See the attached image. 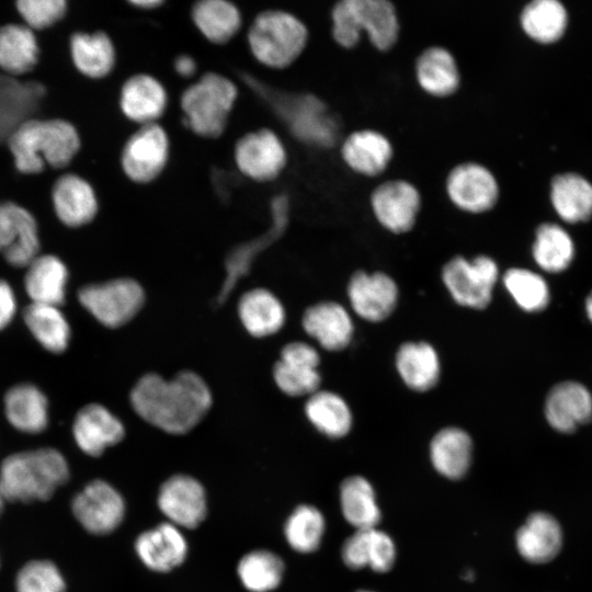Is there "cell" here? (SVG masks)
Returning <instances> with one entry per match:
<instances>
[{
    "instance_id": "60d3db41",
    "label": "cell",
    "mask_w": 592,
    "mask_h": 592,
    "mask_svg": "<svg viewBox=\"0 0 592 592\" xmlns=\"http://www.w3.org/2000/svg\"><path fill=\"white\" fill-rule=\"evenodd\" d=\"M520 21L530 38L540 44H553L563 36L568 13L558 0H534L523 8Z\"/></svg>"
},
{
    "instance_id": "f6af8a7d",
    "label": "cell",
    "mask_w": 592,
    "mask_h": 592,
    "mask_svg": "<svg viewBox=\"0 0 592 592\" xmlns=\"http://www.w3.org/2000/svg\"><path fill=\"white\" fill-rule=\"evenodd\" d=\"M325 530L326 521L321 511L310 504H300L288 516L284 534L294 550L310 554L320 547Z\"/></svg>"
},
{
    "instance_id": "5bb4252c",
    "label": "cell",
    "mask_w": 592,
    "mask_h": 592,
    "mask_svg": "<svg viewBox=\"0 0 592 592\" xmlns=\"http://www.w3.org/2000/svg\"><path fill=\"white\" fill-rule=\"evenodd\" d=\"M39 235L35 217L14 202L0 203V253L16 267H26L39 255Z\"/></svg>"
},
{
    "instance_id": "4316f807",
    "label": "cell",
    "mask_w": 592,
    "mask_h": 592,
    "mask_svg": "<svg viewBox=\"0 0 592 592\" xmlns=\"http://www.w3.org/2000/svg\"><path fill=\"white\" fill-rule=\"evenodd\" d=\"M135 549L147 568L167 572L184 561L187 543L179 527L167 522L141 533L135 542Z\"/></svg>"
},
{
    "instance_id": "d4e9b609",
    "label": "cell",
    "mask_w": 592,
    "mask_h": 592,
    "mask_svg": "<svg viewBox=\"0 0 592 592\" xmlns=\"http://www.w3.org/2000/svg\"><path fill=\"white\" fill-rule=\"evenodd\" d=\"M396 555L392 538L377 527L356 530L341 548L342 561L351 570L369 567L376 572H387L392 568Z\"/></svg>"
},
{
    "instance_id": "f5cc1de1",
    "label": "cell",
    "mask_w": 592,
    "mask_h": 592,
    "mask_svg": "<svg viewBox=\"0 0 592 592\" xmlns=\"http://www.w3.org/2000/svg\"><path fill=\"white\" fill-rule=\"evenodd\" d=\"M585 310H587V315H588L589 319L592 321V292L587 297Z\"/></svg>"
},
{
    "instance_id": "4fadbf2b",
    "label": "cell",
    "mask_w": 592,
    "mask_h": 592,
    "mask_svg": "<svg viewBox=\"0 0 592 592\" xmlns=\"http://www.w3.org/2000/svg\"><path fill=\"white\" fill-rule=\"evenodd\" d=\"M234 156L239 171L257 182L276 179L287 163L282 139L269 128L243 135L235 146Z\"/></svg>"
},
{
    "instance_id": "bcb514c9",
    "label": "cell",
    "mask_w": 592,
    "mask_h": 592,
    "mask_svg": "<svg viewBox=\"0 0 592 592\" xmlns=\"http://www.w3.org/2000/svg\"><path fill=\"white\" fill-rule=\"evenodd\" d=\"M503 283L516 304L526 311H539L548 305V285L539 274L513 267L505 272Z\"/></svg>"
},
{
    "instance_id": "1f68e13d",
    "label": "cell",
    "mask_w": 592,
    "mask_h": 592,
    "mask_svg": "<svg viewBox=\"0 0 592 592\" xmlns=\"http://www.w3.org/2000/svg\"><path fill=\"white\" fill-rule=\"evenodd\" d=\"M473 441L463 429L440 430L430 443V459L434 469L447 479H462L471 465Z\"/></svg>"
},
{
    "instance_id": "7dc6e473",
    "label": "cell",
    "mask_w": 592,
    "mask_h": 592,
    "mask_svg": "<svg viewBox=\"0 0 592 592\" xmlns=\"http://www.w3.org/2000/svg\"><path fill=\"white\" fill-rule=\"evenodd\" d=\"M16 592H65L66 583L58 567L50 560H31L18 572Z\"/></svg>"
},
{
    "instance_id": "ffe728a7",
    "label": "cell",
    "mask_w": 592,
    "mask_h": 592,
    "mask_svg": "<svg viewBox=\"0 0 592 592\" xmlns=\"http://www.w3.org/2000/svg\"><path fill=\"white\" fill-rule=\"evenodd\" d=\"M340 155L354 173L375 178L382 174L394 157L391 141L373 128H362L349 134L341 143Z\"/></svg>"
},
{
    "instance_id": "6da1fadb",
    "label": "cell",
    "mask_w": 592,
    "mask_h": 592,
    "mask_svg": "<svg viewBox=\"0 0 592 592\" xmlns=\"http://www.w3.org/2000/svg\"><path fill=\"white\" fill-rule=\"evenodd\" d=\"M130 403L148 423L171 434H184L206 414L212 406V394L193 372H181L170 380L150 373L132 389Z\"/></svg>"
},
{
    "instance_id": "8992f818",
    "label": "cell",
    "mask_w": 592,
    "mask_h": 592,
    "mask_svg": "<svg viewBox=\"0 0 592 592\" xmlns=\"http://www.w3.org/2000/svg\"><path fill=\"white\" fill-rule=\"evenodd\" d=\"M238 96L237 86L216 72L203 75L181 95L187 127L198 136L217 138L226 129Z\"/></svg>"
},
{
    "instance_id": "ee69618b",
    "label": "cell",
    "mask_w": 592,
    "mask_h": 592,
    "mask_svg": "<svg viewBox=\"0 0 592 592\" xmlns=\"http://www.w3.org/2000/svg\"><path fill=\"white\" fill-rule=\"evenodd\" d=\"M284 562L269 550H253L244 555L237 568L240 581L251 592H270L276 589L284 574Z\"/></svg>"
},
{
    "instance_id": "e0dca14e",
    "label": "cell",
    "mask_w": 592,
    "mask_h": 592,
    "mask_svg": "<svg viewBox=\"0 0 592 592\" xmlns=\"http://www.w3.org/2000/svg\"><path fill=\"white\" fill-rule=\"evenodd\" d=\"M352 310L369 322H380L395 310L399 291L392 277L383 272H355L348 284Z\"/></svg>"
},
{
    "instance_id": "5b68a950",
    "label": "cell",
    "mask_w": 592,
    "mask_h": 592,
    "mask_svg": "<svg viewBox=\"0 0 592 592\" xmlns=\"http://www.w3.org/2000/svg\"><path fill=\"white\" fill-rule=\"evenodd\" d=\"M309 39L306 24L293 13L265 10L253 20L248 32V44L254 58L273 69L294 64Z\"/></svg>"
},
{
    "instance_id": "c3c4849f",
    "label": "cell",
    "mask_w": 592,
    "mask_h": 592,
    "mask_svg": "<svg viewBox=\"0 0 592 592\" xmlns=\"http://www.w3.org/2000/svg\"><path fill=\"white\" fill-rule=\"evenodd\" d=\"M15 7L24 24L33 31L53 26L67 12L65 0H20Z\"/></svg>"
},
{
    "instance_id": "f35d334b",
    "label": "cell",
    "mask_w": 592,
    "mask_h": 592,
    "mask_svg": "<svg viewBox=\"0 0 592 592\" xmlns=\"http://www.w3.org/2000/svg\"><path fill=\"white\" fill-rule=\"evenodd\" d=\"M343 517L356 530L377 527L382 513L371 482L362 476H350L340 486Z\"/></svg>"
},
{
    "instance_id": "ab89813d",
    "label": "cell",
    "mask_w": 592,
    "mask_h": 592,
    "mask_svg": "<svg viewBox=\"0 0 592 592\" xmlns=\"http://www.w3.org/2000/svg\"><path fill=\"white\" fill-rule=\"evenodd\" d=\"M192 20L202 35L214 44L228 43L240 30L239 9L225 0H203L192 8Z\"/></svg>"
},
{
    "instance_id": "ba28073f",
    "label": "cell",
    "mask_w": 592,
    "mask_h": 592,
    "mask_svg": "<svg viewBox=\"0 0 592 592\" xmlns=\"http://www.w3.org/2000/svg\"><path fill=\"white\" fill-rule=\"evenodd\" d=\"M498 274V265L490 257L478 255L469 261L456 255L444 264L442 281L455 303L483 309L491 301Z\"/></svg>"
},
{
    "instance_id": "484cf974",
    "label": "cell",
    "mask_w": 592,
    "mask_h": 592,
    "mask_svg": "<svg viewBox=\"0 0 592 592\" xmlns=\"http://www.w3.org/2000/svg\"><path fill=\"white\" fill-rule=\"evenodd\" d=\"M545 415L553 429L562 433L573 432L592 418V395L577 382L555 385L548 392Z\"/></svg>"
},
{
    "instance_id": "8d00e7d4",
    "label": "cell",
    "mask_w": 592,
    "mask_h": 592,
    "mask_svg": "<svg viewBox=\"0 0 592 592\" xmlns=\"http://www.w3.org/2000/svg\"><path fill=\"white\" fill-rule=\"evenodd\" d=\"M39 47L33 30L25 24L0 26V69L11 76L30 72L38 61Z\"/></svg>"
},
{
    "instance_id": "ac0fdd59",
    "label": "cell",
    "mask_w": 592,
    "mask_h": 592,
    "mask_svg": "<svg viewBox=\"0 0 592 592\" xmlns=\"http://www.w3.org/2000/svg\"><path fill=\"white\" fill-rule=\"evenodd\" d=\"M272 225L271 228L259 238L252 239L234 248L225 260L226 277L217 296V301L223 304L239 278L250 270L254 258L274 242L285 231L289 219V198L277 195L271 201Z\"/></svg>"
},
{
    "instance_id": "9c48e42d",
    "label": "cell",
    "mask_w": 592,
    "mask_h": 592,
    "mask_svg": "<svg viewBox=\"0 0 592 592\" xmlns=\"http://www.w3.org/2000/svg\"><path fill=\"white\" fill-rule=\"evenodd\" d=\"M78 299L99 322L109 328H117L139 311L145 294L135 280L116 278L82 287Z\"/></svg>"
},
{
    "instance_id": "9a60e30c",
    "label": "cell",
    "mask_w": 592,
    "mask_h": 592,
    "mask_svg": "<svg viewBox=\"0 0 592 592\" xmlns=\"http://www.w3.org/2000/svg\"><path fill=\"white\" fill-rule=\"evenodd\" d=\"M78 522L89 532L104 535L113 532L124 519L125 502L121 493L103 480L88 483L72 500Z\"/></svg>"
},
{
    "instance_id": "f546056e",
    "label": "cell",
    "mask_w": 592,
    "mask_h": 592,
    "mask_svg": "<svg viewBox=\"0 0 592 592\" xmlns=\"http://www.w3.org/2000/svg\"><path fill=\"white\" fill-rule=\"evenodd\" d=\"M3 406L8 422L20 432L37 434L48 425V400L31 383L12 386L4 395Z\"/></svg>"
},
{
    "instance_id": "603a6c76",
    "label": "cell",
    "mask_w": 592,
    "mask_h": 592,
    "mask_svg": "<svg viewBox=\"0 0 592 592\" xmlns=\"http://www.w3.org/2000/svg\"><path fill=\"white\" fill-rule=\"evenodd\" d=\"M52 203L58 219L71 228L92 221L99 208L91 184L75 173H66L56 180L52 189Z\"/></svg>"
},
{
    "instance_id": "4dcf8cb0",
    "label": "cell",
    "mask_w": 592,
    "mask_h": 592,
    "mask_svg": "<svg viewBox=\"0 0 592 592\" xmlns=\"http://www.w3.org/2000/svg\"><path fill=\"white\" fill-rule=\"evenodd\" d=\"M395 364L401 380L414 391H428L435 387L440 379V357L428 342L402 343L397 350Z\"/></svg>"
},
{
    "instance_id": "74e56055",
    "label": "cell",
    "mask_w": 592,
    "mask_h": 592,
    "mask_svg": "<svg viewBox=\"0 0 592 592\" xmlns=\"http://www.w3.org/2000/svg\"><path fill=\"white\" fill-rule=\"evenodd\" d=\"M308 421L323 435L330 439L345 436L352 428L353 417L348 402L329 390H317L305 405Z\"/></svg>"
},
{
    "instance_id": "83f0119b",
    "label": "cell",
    "mask_w": 592,
    "mask_h": 592,
    "mask_svg": "<svg viewBox=\"0 0 592 592\" xmlns=\"http://www.w3.org/2000/svg\"><path fill=\"white\" fill-rule=\"evenodd\" d=\"M168 95L164 87L152 76L138 73L122 86L119 106L130 121L143 125L155 124L166 111Z\"/></svg>"
},
{
    "instance_id": "7c38bea8",
    "label": "cell",
    "mask_w": 592,
    "mask_h": 592,
    "mask_svg": "<svg viewBox=\"0 0 592 592\" xmlns=\"http://www.w3.org/2000/svg\"><path fill=\"white\" fill-rule=\"evenodd\" d=\"M445 192L455 207L470 214L490 210L499 198V185L493 173L473 161L458 163L449 170Z\"/></svg>"
},
{
    "instance_id": "b9f144b4",
    "label": "cell",
    "mask_w": 592,
    "mask_h": 592,
    "mask_svg": "<svg viewBox=\"0 0 592 592\" xmlns=\"http://www.w3.org/2000/svg\"><path fill=\"white\" fill-rule=\"evenodd\" d=\"M24 322L35 340L48 352L66 351L70 327L58 306L31 303L23 311Z\"/></svg>"
},
{
    "instance_id": "836d02e7",
    "label": "cell",
    "mask_w": 592,
    "mask_h": 592,
    "mask_svg": "<svg viewBox=\"0 0 592 592\" xmlns=\"http://www.w3.org/2000/svg\"><path fill=\"white\" fill-rule=\"evenodd\" d=\"M70 56L77 70L91 79L110 75L116 62V53L110 36L94 33H73L69 42Z\"/></svg>"
},
{
    "instance_id": "f1b7e54d",
    "label": "cell",
    "mask_w": 592,
    "mask_h": 592,
    "mask_svg": "<svg viewBox=\"0 0 592 592\" xmlns=\"http://www.w3.org/2000/svg\"><path fill=\"white\" fill-rule=\"evenodd\" d=\"M414 73L420 89L433 98H448L460 86V71L454 55L445 47L433 45L417 57Z\"/></svg>"
},
{
    "instance_id": "e575fe53",
    "label": "cell",
    "mask_w": 592,
    "mask_h": 592,
    "mask_svg": "<svg viewBox=\"0 0 592 592\" xmlns=\"http://www.w3.org/2000/svg\"><path fill=\"white\" fill-rule=\"evenodd\" d=\"M238 314L246 330L257 338L278 332L286 318L282 303L265 288L244 293L239 299Z\"/></svg>"
},
{
    "instance_id": "44dd1931",
    "label": "cell",
    "mask_w": 592,
    "mask_h": 592,
    "mask_svg": "<svg viewBox=\"0 0 592 592\" xmlns=\"http://www.w3.org/2000/svg\"><path fill=\"white\" fill-rule=\"evenodd\" d=\"M72 434L78 447L89 456H100L106 447L117 444L125 435L118 418L99 403H89L75 417Z\"/></svg>"
},
{
    "instance_id": "7a4b0ae2",
    "label": "cell",
    "mask_w": 592,
    "mask_h": 592,
    "mask_svg": "<svg viewBox=\"0 0 592 592\" xmlns=\"http://www.w3.org/2000/svg\"><path fill=\"white\" fill-rule=\"evenodd\" d=\"M8 147L15 169L23 174H36L46 166L67 167L80 149L76 127L60 118L23 121L9 136Z\"/></svg>"
},
{
    "instance_id": "d590c367",
    "label": "cell",
    "mask_w": 592,
    "mask_h": 592,
    "mask_svg": "<svg viewBox=\"0 0 592 592\" xmlns=\"http://www.w3.org/2000/svg\"><path fill=\"white\" fill-rule=\"evenodd\" d=\"M550 202L562 220L585 221L592 217V183L578 173L558 174L550 184Z\"/></svg>"
},
{
    "instance_id": "2e32d148",
    "label": "cell",
    "mask_w": 592,
    "mask_h": 592,
    "mask_svg": "<svg viewBox=\"0 0 592 592\" xmlns=\"http://www.w3.org/2000/svg\"><path fill=\"white\" fill-rule=\"evenodd\" d=\"M320 355L310 344L294 341L286 344L273 368L276 386L292 397L310 396L321 384L318 371Z\"/></svg>"
},
{
    "instance_id": "11a10c76",
    "label": "cell",
    "mask_w": 592,
    "mask_h": 592,
    "mask_svg": "<svg viewBox=\"0 0 592 592\" xmlns=\"http://www.w3.org/2000/svg\"><path fill=\"white\" fill-rule=\"evenodd\" d=\"M4 502H5V500H4L3 496L0 492V515H1L2 511H3Z\"/></svg>"
},
{
    "instance_id": "d6a6232c",
    "label": "cell",
    "mask_w": 592,
    "mask_h": 592,
    "mask_svg": "<svg viewBox=\"0 0 592 592\" xmlns=\"http://www.w3.org/2000/svg\"><path fill=\"white\" fill-rule=\"evenodd\" d=\"M67 281L65 263L56 255L42 254L26 266L24 287L32 303L59 307L65 300Z\"/></svg>"
},
{
    "instance_id": "816d5d0a",
    "label": "cell",
    "mask_w": 592,
    "mask_h": 592,
    "mask_svg": "<svg viewBox=\"0 0 592 592\" xmlns=\"http://www.w3.org/2000/svg\"><path fill=\"white\" fill-rule=\"evenodd\" d=\"M132 4L139 9L151 10L161 5L162 2L158 0H141V1H133Z\"/></svg>"
},
{
    "instance_id": "30bf717a",
    "label": "cell",
    "mask_w": 592,
    "mask_h": 592,
    "mask_svg": "<svg viewBox=\"0 0 592 592\" xmlns=\"http://www.w3.org/2000/svg\"><path fill=\"white\" fill-rule=\"evenodd\" d=\"M377 223L395 235L409 232L421 210L422 197L418 187L403 179H392L377 185L369 197Z\"/></svg>"
},
{
    "instance_id": "9f6ffc18",
    "label": "cell",
    "mask_w": 592,
    "mask_h": 592,
    "mask_svg": "<svg viewBox=\"0 0 592 592\" xmlns=\"http://www.w3.org/2000/svg\"><path fill=\"white\" fill-rule=\"evenodd\" d=\"M357 592H373V591L361 590V591H357Z\"/></svg>"
},
{
    "instance_id": "277c9868",
    "label": "cell",
    "mask_w": 592,
    "mask_h": 592,
    "mask_svg": "<svg viewBox=\"0 0 592 592\" xmlns=\"http://www.w3.org/2000/svg\"><path fill=\"white\" fill-rule=\"evenodd\" d=\"M330 16L332 38L344 49L356 47L365 35L377 50L388 52L400 35L397 9L387 0H342Z\"/></svg>"
},
{
    "instance_id": "f907efd6",
    "label": "cell",
    "mask_w": 592,
    "mask_h": 592,
    "mask_svg": "<svg viewBox=\"0 0 592 592\" xmlns=\"http://www.w3.org/2000/svg\"><path fill=\"white\" fill-rule=\"evenodd\" d=\"M174 70L182 78H191L195 75L196 61L189 55H181L174 60Z\"/></svg>"
},
{
    "instance_id": "7402d4cb",
    "label": "cell",
    "mask_w": 592,
    "mask_h": 592,
    "mask_svg": "<svg viewBox=\"0 0 592 592\" xmlns=\"http://www.w3.org/2000/svg\"><path fill=\"white\" fill-rule=\"evenodd\" d=\"M301 322L306 333L327 351H341L352 341L353 320L337 301H320L308 307Z\"/></svg>"
},
{
    "instance_id": "681fc988",
    "label": "cell",
    "mask_w": 592,
    "mask_h": 592,
    "mask_svg": "<svg viewBox=\"0 0 592 592\" xmlns=\"http://www.w3.org/2000/svg\"><path fill=\"white\" fill-rule=\"evenodd\" d=\"M15 312V294L7 281L0 280V331L11 323Z\"/></svg>"
},
{
    "instance_id": "3957f363",
    "label": "cell",
    "mask_w": 592,
    "mask_h": 592,
    "mask_svg": "<svg viewBox=\"0 0 592 592\" xmlns=\"http://www.w3.org/2000/svg\"><path fill=\"white\" fill-rule=\"evenodd\" d=\"M69 478L64 455L52 447L22 451L0 464V492L5 501H46Z\"/></svg>"
},
{
    "instance_id": "db71d44e",
    "label": "cell",
    "mask_w": 592,
    "mask_h": 592,
    "mask_svg": "<svg viewBox=\"0 0 592 592\" xmlns=\"http://www.w3.org/2000/svg\"><path fill=\"white\" fill-rule=\"evenodd\" d=\"M474 578V573L471 570H468L465 574H464V579L465 580H473Z\"/></svg>"
},
{
    "instance_id": "d6986e66",
    "label": "cell",
    "mask_w": 592,
    "mask_h": 592,
    "mask_svg": "<svg viewBox=\"0 0 592 592\" xmlns=\"http://www.w3.org/2000/svg\"><path fill=\"white\" fill-rule=\"evenodd\" d=\"M158 506L175 526L195 528L207 513L205 490L195 478L174 475L161 485Z\"/></svg>"
},
{
    "instance_id": "8fae6325",
    "label": "cell",
    "mask_w": 592,
    "mask_h": 592,
    "mask_svg": "<svg viewBox=\"0 0 592 592\" xmlns=\"http://www.w3.org/2000/svg\"><path fill=\"white\" fill-rule=\"evenodd\" d=\"M169 138L157 123L143 125L125 143L121 164L128 179L149 183L160 175L169 159Z\"/></svg>"
},
{
    "instance_id": "cb8c5ba5",
    "label": "cell",
    "mask_w": 592,
    "mask_h": 592,
    "mask_svg": "<svg viewBox=\"0 0 592 592\" xmlns=\"http://www.w3.org/2000/svg\"><path fill=\"white\" fill-rule=\"evenodd\" d=\"M563 534L558 520L546 512L532 513L515 534V546L527 562L543 565L561 550Z\"/></svg>"
},
{
    "instance_id": "52a82bcc",
    "label": "cell",
    "mask_w": 592,
    "mask_h": 592,
    "mask_svg": "<svg viewBox=\"0 0 592 592\" xmlns=\"http://www.w3.org/2000/svg\"><path fill=\"white\" fill-rule=\"evenodd\" d=\"M269 103L299 141L316 148H331L339 138V123L328 105L311 93H267Z\"/></svg>"
},
{
    "instance_id": "7bdbcfd3",
    "label": "cell",
    "mask_w": 592,
    "mask_h": 592,
    "mask_svg": "<svg viewBox=\"0 0 592 592\" xmlns=\"http://www.w3.org/2000/svg\"><path fill=\"white\" fill-rule=\"evenodd\" d=\"M532 252L539 267L557 273L566 270L572 262L574 244L562 227L545 223L536 229Z\"/></svg>"
}]
</instances>
